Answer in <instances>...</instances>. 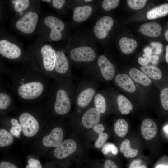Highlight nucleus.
<instances>
[{"label":"nucleus","mask_w":168,"mask_h":168,"mask_svg":"<svg viewBox=\"0 0 168 168\" xmlns=\"http://www.w3.org/2000/svg\"><path fill=\"white\" fill-rule=\"evenodd\" d=\"M141 71L151 78L159 80L162 77V73L160 69L154 65H146L140 67Z\"/></svg>","instance_id":"b1692460"},{"label":"nucleus","mask_w":168,"mask_h":168,"mask_svg":"<svg viewBox=\"0 0 168 168\" xmlns=\"http://www.w3.org/2000/svg\"><path fill=\"white\" fill-rule=\"evenodd\" d=\"M38 14L30 11L24 14L16 22L17 29L25 34H31L35 30L38 21Z\"/></svg>","instance_id":"39448f33"},{"label":"nucleus","mask_w":168,"mask_h":168,"mask_svg":"<svg viewBox=\"0 0 168 168\" xmlns=\"http://www.w3.org/2000/svg\"><path fill=\"white\" fill-rule=\"evenodd\" d=\"M40 53L42 68L41 72L49 77V73L54 70L56 52L51 46L46 44L41 47Z\"/></svg>","instance_id":"20e7f679"},{"label":"nucleus","mask_w":168,"mask_h":168,"mask_svg":"<svg viewBox=\"0 0 168 168\" xmlns=\"http://www.w3.org/2000/svg\"><path fill=\"white\" fill-rule=\"evenodd\" d=\"M165 58L166 62L168 63V45L166 46V48Z\"/></svg>","instance_id":"49530a36"},{"label":"nucleus","mask_w":168,"mask_h":168,"mask_svg":"<svg viewBox=\"0 0 168 168\" xmlns=\"http://www.w3.org/2000/svg\"><path fill=\"white\" fill-rule=\"evenodd\" d=\"M100 116L101 113L97 109L91 108L83 114L82 119V123L87 128H93L99 122Z\"/></svg>","instance_id":"ddd939ff"},{"label":"nucleus","mask_w":168,"mask_h":168,"mask_svg":"<svg viewBox=\"0 0 168 168\" xmlns=\"http://www.w3.org/2000/svg\"><path fill=\"white\" fill-rule=\"evenodd\" d=\"M35 111L32 109L24 110L18 115L17 119L22 128L21 133L26 139H32L39 136L45 125L40 113Z\"/></svg>","instance_id":"f03ea898"},{"label":"nucleus","mask_w":168,"mask_h":168,"mask_svg":"<svg viewBox=\"0 0 168 168\" xmlns=\"http://www.w3.org/2000/svg\"><path fill=\"white\" fill-rule=\"evenodd\" d=\"M69 67L68 60L64 53L61 50L57 51L54 68L55 72L59 74H64L67 72Z\"/></svg>","instance_id":"f3484780"},{"label":"nucleus","mask_w":168,"mask_h":168,"mask_svg":"<svg viewBox=\"0 0 168 168\" xmlns=\"http://www.w3.org/2000/svg\"><path fill=\"white\" fill-rule=\"evenodd\" d=\"M76 148L77 144L75 141L71 139H68L55 147L53 154L57 159H64L73 153Z\"/></svg>","instance_id":"9d476101"},{"label":"nucleus","mask_w":168,"mask_h":168,"mask_svg":"<svg viewBox=\"0 0 168 168\" xmlns=\"http://www.w3.org/2000/svg\"><path fill=\"white\" fill-rule=\"evenodd\" d=\"M13 84L19 98L26 101H34L39 99L45 92L46 82L40 75L13 76Z\"/></svg>","instance_id":"f257e3e1"},{"label":"nucleus","mask_w":168,"mask_h":168,"mask_svg":"<svg viewBox=\"0 0 168 168\" xmlns=\"http://www.w3.org/2000/svg\"><path fill=\"white\" fill-rule=\"evenodd\" d=\"M42 1L44 2H50L51 1V0H42Z\"/></svg>","instance_id":"3c124183"},{"label":"nucleus","mask_w":168,"mask_h":168,"mask_svg":"<svg viewBox=\"0 0 168 168\" xmlns=\"http://www.w3.org/2000/svg\"><path fill=\"white\" fill-rule=\"evenodd\" d=\"M92 1V0H84V1H85L86 2H91Z\"/></svg>","instance_id":"603ef678"},{"label":"nucleus","mask_w":168,"mask_h":168,"mask_svg":"<svg viewBox=\"0 0 168 168\" xmlns=\"http://www.w3.org/2000/svg\"><path fill=\"white\" fill-rule=\"evenodd\" d=\"M45 25L51 29L50 37L54 41L60 40L62 37L61 32L65 28L64 22L60 19L53 16L46 17L44 20Z\"/></svg>","instance_id":"0eeeda50"},{"label":"nucleus","mask_w":168,"mask_h":168,"mask_svg":"<svg viewBox=\"0 0 168 168\" xmlns=\"http://www.w3.org/2000/svg\"><path fill=\"white\" fill-rule=\"evenodd\" d=\"M164 130L166 132L168 133V126H165L164 128Z\"/></svg>","instance_id":"8fccbe9b"},{"label":"nucleus","mask_w":168,"mask_h":168,"mask_svg":"<svg viewBox=\"0 0 168 168\" xmlns=\"http://www.w3.org/2000/svg\"><path fill=\"white\" fill-rule=\"evenodd\" d=\"M141 130L143 138L148 140L152 139L155 136L157 132V127L153 120L147 118L143 121Z\"/></svg>","instance_id":"4468645a"},{"label":"nucleus","mask_w":168,"mask_h":168,"mask_svg":"<svg viewBox=\"0 0 168 168\" xmlns=\"http://www.w3.org/2000/svg\"><path fill=\"white\" fill-rule=\"evenodd\" d=\"M93 9L89 5L76 7L73 12V18L77 22H81L86 20L91 15Z\"/></svg>","instance_id":"a211bd4d"},{"label":"nucleus","mask_w":168,"mask_h":168,"mask_svg":"<svg viewBox=\"0 0 168 168\" xmlns=\"http://www.w3.org/2000/svg\"><path fill=\"white\" fill-rule=\"evenodd\" d=\"M114 129L117 135L119 137H123L125 136L128 132V125L124 119H120L115 123Z\"/></svg>","instance_id":"a878e982"},{"label":"nucleus","mask_w":168,"mask_h":168,"mask_svg":"<svg viewBox=\"0 0 168 168\" xmlns=\"http://www.w3.org/2000/svg\"><path fill=\"white\" fill-rule=\"evenodd\" d=\"M28 164L26 168H42L41 163L38 159L30 158L28 161Z\"/></svg>","instance_id":"e433bc0d"},{"label":"nucleus","mask_w":168,"mask_h":168,"mask_svg":"<svg viewBox=\"0 0 168 168\" xmlns=\"http://www.w3.org/2000/svg\"><path fill=\"white\" fill-rule=\"evenodd\" d=\"M95 94V91L92 88H86L79 94L77 100L78 106L84 108L87 106L91 101Z\"/></svg>","instance_id":"6ab92c4d"},{"label":"nucleus","mask_w":168,"mask_h":168,"mask_svg":"<svg viewBox=\"0 0 168 168\" xmlns=\"http://www.w3.org/2000/svg\"><path fill=\"white\" fill-rule=\"evenodd\" d=\"M11 96L5 91H1L0 93V110L1 112L6 111L11 105Z\"/></svg>","instance_id":"cd10ccee"},{"label":"nucleus","mask_w":168,"mask_h":168,"mask_svg":"<svg viewBox=\"0 0 168 168\" xmlns=\"http://www.w3.org/2000/svg\"><path fill=\"white\" fill-rule=\"evenodd\" d=\"M146 0H128L127 2L129 7L133 10H139L145 6Z\"/></svg>","instance_id":"2f4dec72"},{"label":"nucleus","mask_w":168,"mask_h":168,"mask_svg":"<svg viewBox=\"0 0 168 168\" xmlns=\"http://www.w3.org/2000/svg\"><path fill=\"white\" fill-rule=\"evenodd\" d=\"M129 75L133 80L143 86H148L151 84L152 81L149 77L137 69H131L129 72Z\"/></svg>","instance_id":"412c9836"},{"label":"nucleus","mask_w":168,"mask_h":168,"mask_svg":"<svg viewBox=\"0 0 168 168\" xmlns=\"http://www.w3.org/2000/svg\"><path fill=\"white\" fill-rule=\"evenodd\" d=\"M14 138L11 133L4 128L0 129V147L9 146L14 142Z\"/></svg>","instance_id":"bb28decb"},{"label":"nucleus","mask_w":168,"mask_h":168,"mask_svg":"<svg viewBox=\"0 0 168 168\" xmlns=\"http://www.w3.org/2000/svg\"><path fill=\"white\" fill-rule=\"evenodd\" d=\"M117 103L119 110L123 114H128L133 107L131 103L124 95H119L117 98Z\"/></svg>","instance_id":"5701e85b"},{"label":"nucleus","mask_w":168,"mask_h":168,"mask_svg":"<svg viewBox=\"0 0 168 168\" xmlns=\"http://www.w3.org/2000/svg\"><path fill=\"white\" fill-rule=\"evenodd\" d=\"M120 150L126 158L134 157L138 152V150L131 147L130 142L128 139H125L121 143L120 146Z\"/></svg>","instance_id":"393cba45"},{"label":"nucleus","mask_w":168,"mask_h":168,"mask_svg":"<svg viewBox=\"0 0 168 168\" xmlns=\"http://www.w3.org/2000/svg\"><path fill=\"white\" fill-rule=\"evenodd\" d=\"M112 18L109 16H104L100 18L96 22L93 29L95 36L98 39L105 38L111 30L114 24Z\"/></svg>","instance_id":"1a4fd4ad"},{"label":"nucleus","mask_w":168,"mask_h":168,"mask_svg":"<svg viewBox=\"0 0 168 168\" xmlns=\"http://www.w3.org/2000/svg\"><path fill=\"white\" fill-rule=\"evenodd\" d=\"M103 153L106 155L111 152L113 154L116 155L118 152V149L115 145L110 143H106L104 145L102 149Z\"/></svg>","instance_id":"72a5a7b5"},{"label":"nucleus","mask_w":168,"mask_h":168,"mask_svg":"<svg viewBox=\"0 0 168 168\" xmlns=\"http://www.w3.org/2000/svg\"><path fill=\"white\" fill-rule=\"evenodd\" d=\"M115 82L117 85L130 93L134 92L136 87L131 79L126 74H118L115 78Z\"/></svg>","instance_id":"dca6fc26"},{"label":"nucleus","mask_w":168,"mask_h":168,"mask_svg":"<svg viewBox=\"0 0 168 168\" xmlns=\"http://www.w3.org/2000/svg\"><path fill=\"white\" fill-rule=\"evenodd\" d=\"M119 45L122 52L126 54L133 52L137 46V42L135 40L126 37H123L119 40Z\"/></svg>","instance_id":"aec40b11"},{"label":"nucleus","mask_w":168,"mask_h":168,"mask_svg":"<svg viewBox=\"0 0 168 168\" xmlns=\"http://www.w3.org/2000/svg\"><path fill=\"white\" fill-rule=\"evenodd\" d=\"M104 168H118L116 164L110 160H106L104 163Z\"/></svg>","instance_id":"37998d69"},{"label":"nucleus","mask_w":168,"mask_h":168,"mask_svg":"<svg viewBox=\"0 0 168 168\" xmlns=\"http://www.w3.org/2000/svg\"><path fill=\"white\" fill-rule=\"evenodd\" d=\"M139 30L140 32L145 35L156 37L160 35L162 29L159 24L152 21L143 24L140 26Z\"/></svg>","instance_id":"2eb2a0df"},{"label":"nucleus","mask_w":168,"mask_h":168,"mask_svg":"<svg viewBox=\"0 0 168 168\" xmlns=\"http://www.w3.org/2000/svg\"><path fill=\"white\" fill-rule=\"evenodd\" d=\"M94 131L98 134L102 133L105 129L104 127L101 124L96 125L93 128Z\"/></svg>","instance_id":"c03bdc74"},{"label":"nucleus","mask_w":168,"mask_h":168,"mask_svg":"<svg viewBox=\"0 0 168 168\" xmlns=\"http://www.w3.org/2000/svg\"><path fill=\"white\" fill-rule=\"evenodd\" d=\"M70 57L77 62H90L96 57V53L91 47L87 46L78 47L72 49L70 52Z\"/></svg>","instance_id":"6e6552de"},{"label":"nucleus","mask_w":168,"mask_h":168,"mask_svg":"<svg viewBox=\"0 0 168 168\" xmlns=\"http://www.w3.org/2000/svg\"><path fill=\"white\" fill-rule=\"evenodd\" d=\"M97 64L105 80L109 81L113 78L115 73L114 67L105 56L101 55L99 57Z\"/></svg>","instance_id":"f8f14e48"},{"label":"nucleus","mask_w":168,"mask_h":168,"mask_svg":"<svg viewBox=\"0 0 168 168\" xmlns=\"http://www.w3.org/2000/svg\"><path fill=\"white\" fill-rule=\"evenodd\" d=\"M0 54L3 56L10 59L19 58L21 50L19 46L5 40L0 41Z\"/></svg>","instance_id":"9b49d317"},{"label":"nucleus","mask_w":168,"mask_h":168,"mask_svg":"<svg viewBox=\"0 0 168 168\" xmlns=\"http://www.w3.org/2000/svg\"><path fill=\"white\" fill-rule=\"evenodd\" d=\"M156 168H168V165H159Z\"/></svg>","instance_id":"de8ad7c7"},{"label":"nucleus","mask_w":168,"mask_h":168,"mask_svg":"<svg viewBox=\"0 0 168 168\" xmlns=\"http://www.w3.org/2000/svg\"><path fill=\"white\" fill-rule=\"evenodd\" d=\"M129 168H147L144 165L142 164V161L140 159L135 160L130 163Z\"/></svg>","instance_id":"ea45409f"},{"label":"nucleus","mask_w":168,"mask_h":168,"mask_svg":"<svg viewBox=\"0 0 168 168\" xmlns=\"http://www.w3.org/2000/svg\"><path fill=\"white\" fill-rule=\"evenodd\" d=\"M0 168H18L14 164L7 161H2L0 163Z\"/></svg>","instance_id":"79ce46f5"},{"label":"nucleus","mask_w":168,"mask_h":168,"mask_svg":"<svg viewBox=\"0 0 168 168\" xmlns=\"http://www.w3.org/2000/svg\"><path fill=\"white\" fill-rule=\"evenodd\" d=\"M71 107L70 100L66 91L62 88L58 90L53 104L54 111L58 114L64 115L69 112Z\"/></svg>","instance_id":"423d86ee"},{"label":"nucleus","mask_w":168,"mask_h":168,"mask_svg":"<svg viewBox=\"0 0 168 168\" xmlns=\"http://www.w3.org/2000/svg\"><path fill=\"white\" fill-rule=\"evenodd\" d=\"M164 35L166 40L168 41V30H166L164 33Z\"/></svg>","instance_id":"09e8293b"},{"label":"nucleus","mask_w":168,"mask_h":168,"mask_svg":"<svg viewBox=\"0 0 168 168\" xmlns=\"http://www.w3.org/2000/svg\"><path fill=\"white\" fill-rule=\"evenodd\" d=\"M144 52L145 54L151 55L152 54V49L149 47H147L144 49Z\"/></svg>","instance_id":"a18cd8bd"},{"label":"nucleus","mask_w":168,"mask_h":168,"mask_svg":"<svg viewBox=\"0 0 168 168\" xmlns=\"http://www.w3.org/2000/svg\"><path fill=\"white\" fill-rule=\"evenodd\" d=\"M151 45L155 49L154 52L155 54L158 55L161 53L162 51V45L158 42H152L151 44Z\"/></svg>","instance_id":"58836bf2"},{"label":"nucleus","mask_w":168,"mask_h":168,"mask_svg":"<svg viewBox=\"0 0 168 168\" xmlns=\"http://www.w3.org/2000/svg\"><path fill=\"white\" fill-rule=\"evenodd\" d=\"M152 55L146 54H143V58L141 57H138V63L142 66L147 65L148 64L152 61Z\"/></svg>","instance_id":"4c0bfd02"},{"label":"nucleus","mask_w":168,"mask_h":168,"mask_svg":"<svg viewBox=\"0 0 168 168\" xmlns=\"http://www.w3.org/2000/svg\"><path fill=\"white\" fill-rule=\"evenodd\" d=\"M52 5L56 9H60L64 5L65 1L64 0H53L52 1Z\"/></svg>","instance_id":"a19ab883"},{"label":"nucleus","mask_w":168,"mask_h":168,"mask_svg":"<svg viewBox=\"0 0 168 168\" xmlns=\"http://www.w3.org/2000/svg\"><path fill=\"white\" fill-rule=\"evenodd\" d=\"M11 127L9 132L14 136L19 137L22 132V128L18 119L12 118L10 120Z\"/></svg>","instance_id":"c756f323"},{"label":"nucleus","mask_w":168,"mask_h":168,"mask_svg":"<svg viewBox=\"0 0 168 168\" xmlns=\"http://www.w3.org/2000/svg\"><path fill=\"white\" fill-rule=\"evenodd\" d=\"M168 14V3H166L149 11L147 13V16L149 20H152L163 17Z\"/></svg>","instance_id":"4be33fe9"},{"label":"nucleus","mask_w":168,"mask_h":168,"mask_svg":"<svg viewBox=\"0 0 168 168\" xmlns=\"http://www.w3.org/2000/svg\"><path fill=\"white\" fill-rule=\"evenodd\" d=\"M160 97L163 107L168 110V88H165L161 91Z\"/></svg>","instance_id":"f704fd0d"},{"label":"nucleus","mask_w":168,"mask_h":168,"mask_svg":"<svg viewBox=\"0 0 168 168\" xmlns=\"http://www.w3.org/2000/svg\"><path fill=\"white\" fill-rule=\"evenodd\" d=\"M108 138V135L105 133H102L99 134L98 138L95 144L96 147L97 148H101L107 140Z\"/></svg>","instance_id":"c9c22d12"},{"label":"nucleus","mask_w":168,"mask_h":168,"mask_svg":"<svg viewBox=\"0 0 168 168\" xmlns=\"http://www.w3.org/2000/svg\"><path fill=\"white\" fill-rule=\"evenodd\" d=\"M120 0H104L102 2V7L105 11H110L112 9L116 8Z\"/></svg>","instance_id":"473e14b6"},{"label":"nucleus","mask_w":168,"mask_h":168,"mask_svg":"<svg viewBox=\"0 0 168 168\" xmlns=\"http://www.w3.org/2000/svg\"><path fill=\"white\" fill-rule=\"evenodd\" d=\"M38 138L35 146L40 152L44 153L52 147H56L62 142L63 131L61 128L56 127L50 131L47 126Z\"/></svg>","instance_id":"7ed1b4c3"},{"label":"nucleus","mask_w":168,"mask_h":168,"mask_svg":"<svg viewBox=\"0 0 168 168\" xmlns=\"http://www.w3.org/2000/svg\"><path fill=\"white\" fill-rule=\"evenodd\" d=\"M14 4L15 10L20 12L26 10L29 6L30 2L28 0H16L12 1Z\"/></svg>","instance_id":"7c9ffc66"},{"label":"nucleus","mask_w":168,"mask_h":168,"mask_svg":"<svg viewBox=\"0 0 168 168\" xmlns=\"http://www.w3.org/2000/svg\"><path fill=\"white\" fill-rule=\"evenodd\" d=\"M167 79H168V76Z\"/></svg>","instance_id":"864d4df0"},{"label":"nucleus","mask_w":168,"mask_h":168,"mask_svg":"<svg viewBox=\"0 0 168 168\" xmlns=\"http://www.w3.org/2000/svg\"><path fill=\"white\" fill-rule=\"evenodd\" d=\"M94 102L95 108L101 113L105 112L106 109V102L104 97L102 94L97 93L95 95L94 98Z\"/></svg>","instance_id":"c85d7f7f"}]
</instances>
